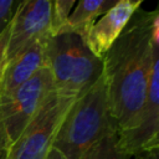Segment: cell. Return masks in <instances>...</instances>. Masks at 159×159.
Instances as JSON below:
<instances>
[{
	"mask_svg": "<svg viewBox=\"0 0 159 159\" xmlns=\"http://www.w3.org/2000/svg\"><path fill=\"white\" fill-rule=\"evenodd\" d=\"M52 91H55L52 76L46 66L9 97L0 99V119L10 145L36 116Z\"/></svg>",
	"mask_w": 159,
	"mask_h": 159,
	"instance_id": "5b68a950",
	"label": "cell"
},
{
	"mask_svg": "<svg viewBox=\"0 0 159 159\" xmlns=\"http://www.w3.org/2000/svg\"><path fill=\"white\" fill-rule=\"evenodd\" d=\"M52 1L25 0L10 24L5 61L22 52L34 42L51 36Z\"/></svg>",
	"mask_w": 159,
	"mask_h": 159,
	"instance_id": "52a82bcc",
	"label": "cell"
},
{
	"mask_svg": "<svg viewBox=\"0 0 159 159\" xmlns=\"http://www.w3.org/2000/svg\"><path fill=\"white\" fill-rule=\"evenodd\" d=\"M116 129L103 75L81 93L66 114L52 148L66 159H80L106 133ZM117 130V129H116Z\"/></svg>",
	"mask_w": 159,
	"mask_h": 159,
	"instance_id": "7a4b0ae2",
	"label": "cell"
},
{
	"mask_svg": "<svg viewBox=\"0 0 159 159\" xmlns=\"http://www.w3.org/2000/svg\"><path fill=\"white\" fill-rule=\"evenodd\" d=\"M133 158H137V159H158V150L143 153V154H139V155L133 157Z\"/></svg>",
	"mask_w": 159,
	"mask_h": 159,
	"instance_id": "2e32d148",
	"label": "cell"
},
{
	"mask_svg": "<svg viewBox=\"0 0 159 159\" xmlns=\"http://www.w3.org/2000/svg\"><path fill=\"white\" fill-rule=\"evenodd\" d=\"M116 2L117 0H82L76 2V7L72 9L57 35L75 34L86 41L88 31L97 17L108 11Z\"/></svg>",
	"mask_w": 159,
	"mask_h": 159,
	"instance_id": "30bf717a",
	"label": "cell"
},
{
	"mask_svg": "<svg viewBox=\"0 0 159 159\" xmlns=\"http://www.w3.org/2000/svg\"><path fill=\"white\" fill-rule=\"evenodd\" d=\"M41 39L19 55L6 60L0 72V99L9 97L16 88L46 67V42Z\"/></svg>",
	"mask_w": 159,
	"mask_h": 159,
	"instance_id": "9c48e42d",
	"label": "cell"
},
{
	"mask_svg": "<svg viewBox=\"0 0 159 159\" xmlns=\"http://www.w3.org/2000/svg\"><path fill=\"white\" fill-rule=\"evenodd\" d=\"M9 30H10V25L0 35V72H1L2 65L5 62V53H6V45H7V39H9Z\"/></svg>",
	"mask_w": 159,
	"mask_h": 159,
	"instance_id": "9a60e30c",
	"label": "cell"
},
{
	"mask_svg": "<svg viewBox=\"0 0 159 159\" xmlns=\"http://www.w3.org/2000/svg\"><path fill=\"white\" fill-rule=\"evenodd\" d=\"M19 5V0H0V35L11 24Z\"/></svg>",
	"mask_w": 159,
	"mask_h": 159,
	"instance_id": "4fadbf2b",
	"label": "cell"
},
{
	"mask_svg": "<svg viewBox=\"0 0 159 159\" xmlns=\"http://www.w3.org/2000/svg\"><path fill=\"white\" fill-rule=\"evenodd\" d=\"M46 159H66V158H65L60 152H57L56 149L52 148V149L50 150V153H48V155H47Z\"/></svg>",
	"mask_w": 159,
	"mask_h": 159,
	"instance_id": "e0dca14e",
	"label": "cell"
},
{
	"mask_svg": "<svg viewBox=\"0 0 159 159\" xmlns=\"http://www.w3.org/2000/svg\"><path fill=\"white\" fill-rule=\"evenodd\" d=\"M76 5L75 0H56L52 1V19H51V36H56L60 29L66 22L72 7Z\"/></svg>",
	"mask_w": 159,
	"mask_h": 159,
	"instance_id": "7c38bea8",
	"label": "cell"
},
{
	"mask_svg": "<svg viewBox=\"0 0 159 159\" xmlns=\"http://www.w3.org/2000/svg\"><path fill=\"white\" fill-rule=\"evenodd\" d=\"M80 159H132L120 147L116 129L106 133L91 145Z\"/></svg>",
	"mask_w": 159,
	"mask_h": 159,
	"instance_id": "8fae6325",
	"label": "cell"
},
{
	"mask_svg": "<svg viewBox=\"0 0 159 159\" xmlns=\"http://www.w3.org/2000/svg\"><path fill=\"white\" fill-rule=\"evenodd\" d=\"M142 0H117V2L97 20L88 31L84 43L98 58H102L111 48L124 27L128 25Z\"/></svg>",
	"mask_w": 159,
	"mask_h": 159,
	"instance_id": "ba28073f",
	"label": "cell"
},
{
	"mask_svg": "<svg viewBox=\"0 0 159 159\" xmlns=\"http://www.w3.org/2000/svg\"><path fill=\"white\" fill-rule=\"evenodd\" d=\"M76 98L52 91L36 116L10 145L7 159H46Z\"/></svg>",
	"mask_w": 159,
	"mask_h": 159,
	"instance_id": "277c9868",
	"label": "cell"
},
{
	"mask_svg": "<svg viewBox=\"0 0 159 159\" xmlns=\"http://www.w3.org/2000/svg\"><path fill=\"white\" fill-rule=\"evenodd\" d=\"M10 149V142L5 133L4 125L0 119V159H7V153Z\"/></svg>",
	"mask_w": 159,
	"mask_h": 159,
	"instance_id": "5bb4252c",
	"label": "cell"
},
{
	"mask_svg": "<svg viewBox=\"0 0 159 159\" xmlns=\"http://www.w3.org/2000/svg\"><path fill=\"white\" fill-rule=\"evenodd\" d=\"M158 56L159 9H139L102 57L111 116L118 133L134 123L145 101Z\"/></svg>",
	"mask_w": 159,
	"mask_h": 159,
	"instance_id": "6da1fadb",
	"label": "cell"
},
{
	"mask_svg": "<svg viewBox=\"0 0 159 159\" xmlns=\"http://www.w3.org/2000/svg\"><path fill=\"white\" fill-rule=\"evenodd\" d=\"M46 63L53 89L63 96L78 97L102 75V58L96 57L75 34L50 36L46 42Z\"/></svg>",
	"mask_w": 159,
	"mask_h": 159,
	"instance_id": "3957f363",
	"label": "cell"
},
{
	"mask_svg": "<svg viewBox=\"0 0 159 159\" xmlns=\"http://www.w3.org/2000/svg\"><path fill=\"white\" fill-rule=\"evenodd\" d=\"M159 56L154 60L145 101L128 129L118 133L122 149L130 157L159 149Z\"/></svg>",
	"mask_w": 159,
	"mask_h": 159,
	"instance_id": "8992f818",
	"label": "cell"
}]
</instances>
